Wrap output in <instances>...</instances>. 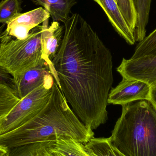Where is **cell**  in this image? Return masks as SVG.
<instances>
[{
	"label": "cell",
	"instance_id": "obj_5",
	"mask_svg": "<svg viewBox=\"0 0 156 156\" xmlns=\"http://www.w3.org/2000/svg\"><path fill=\"white\" fill-rule=\"evenodd\" d=\"M55 81L53 76L49 78L21 99L9 113L0 119V135L18 128L37 114L50 99Z\"/></svg>",
	"mask_w": 156,
	"mask_h": 156
},
{
	"label": "cell",
	"instance_id": "obj_12",
	"mask_svg": "<svg viewBox=\"0 0 156 156\" xmlns=\"http://www.w3.org/2000/svg\"><path fill=\"white\" fill-rule=\"evenodd\" d=\"M50 14L53 22L64 23L69 19L71 9L76 4V0H32Z\"/></svg>",
	"mask_w": 156,
	"mask_h": 156
},
{
	"label": "cell",
	"instance_id": "obj_7",
	"mask_svg": "<svg viewBox=\"0 0 156 156\" xmlns=\"http://www.w3.org/2000/svg\"><path fill=\"white\" fill-rule=\"evenodd\" d=\"M150 86L138 80L122 78L109 93L108 104L123 105L133 102L150 99Z\"/></svg>",
	"mask_w": 156,
	"mask_h": 156
},
{
	"label": "cell",
	"instance_id": "obj_24",
	"mask_svg": "<svg viewBox=\"0 0 156 156\" xmlns=\"http://www.w3.org/2000/svg\"><path fill=\"white\" fill-rule=\"evenodd\" d=\"M10 150L0 147V156H6L9 153Z\"/></svg>",
	"mask_w": 156,
	"mask_h": 156
},
{
	"label": "cell",
	"instance_id": "obj_17",
	"mask_svg": "<svg viewBox=\"0 0 156 156\" xmlns=\"http://www.w3.org/2000/svg\"><path fill=\"white\" fill-rule=\"evenodd\" d=\"M155 55H156V28L138 43L131 58Z\"/></svg>",
	"mask_w": 156,
	"mask_h": 156
},
{
	"label": "cell",
	"instance_id": "obj_9",
	"mask_svg": "<svg viewBox=\"0 0 156 156\" xmlns=\"http://www.w3.org/2000/svg\"><path fill=\"white\" fill-rule=\"evenodd\" d=\"M50 17V14L42 7L19 13L6 23L5 32L16 39L23 40L27 37L33 28Z\"/></svg>",
	"mask_w": 156,
	"mask_h": 156
},
{
	"label": "cell",
	"instance_id": "obj_4",
	"mask_svg": "<svg viewBox=\"0 0 156 156\" xmlns=\"http://www.w3.org/2000/svg\"><path fill=\"white\" fill-rule=\"evenodd\" d=\"M42 25L33 28L23 40L13 39L5 31L0 39V67L12 77L45 63L42 58Z\"/></svg>",
	"mask_w": 156,
	"mask_h": 156
},
{
	"label": "cell",
	"instance_id": "obj_16",
	"mask_svg": "<svg viewBox=\"0 0 156 156\" xmlns=\"http://www.w3.org/2000/svg\"><path fill=\"white\" fill-rule=\"evenodd\" d=\"M20 100L9 85L0 83V119L9 113Z\"/></svg>",
	"mask_w": 156,
	"mask_h": 156
},
{
	"label": "cell",
	"instance_id": "obj_25",
	"mask_svg": "<svg viewBox=\"0 0 156 156\" xmlns=\"http://www.w3.org/2000/svg\"><path fill=\"white\" fill-rule=\"evenodd\" d=\"M47 149L48 152V154H49L50 156H64L60 154L59 153L54 152V151L50 150V149H49V148H48V147H47Z\"/></svg>",
	"mask_w": 156,
	"mask_h": 156
},
{
	"label": "cell",
	"instance_id": "obj_19",
	"mask_svg": "<svg viewBox=\"0 0 156 156\" xmlns=\"http://www.w3.org/2000/svg\"><path fill=\"white\" fill-rule=\"evenodd\" d=\"M119 10L132 31L134 33L137 15L133 0H115Z\"/></svg>",
	"mask_w": 156,
	"mask_h": 156
},
{
	"label": "cell",
	"instance_id": "obj_18",
	"mask_svg": "<svg viewBox=\"0 0 156 156\" xmlns=\"http://www.w3.org/2000/svg\"><path fill=\"white\" fill-rule=\"evenodd\" d=\"M22 9L20 0H2L0 2V23L6 24Z\"/></svg>",
	"mask_w": 156,
	"mask_h": 156
},
{
	"label": "cell",
	"instance_id": "obj_11",
	"mask_svg": "<svg viewBox=\"0 0 156 156\" xmlns=\"http://www.w3.org/2000/svg\"><path fill=\"white\" fill-rule=\"evenodd\" d=\"M103 10L109 22L118 34L129 44L133 45L136 42L134 33L129 27L115 0H94Z\"/></svg>",
	"mask_w": 156,
	"mask_h": 156
},
{
	"label": "cell",
	"instance_id": "obj_8",
	"mask_svg": "<svg viewBox=\"0 0 156 156\" xmlns=\"http://www.w3.org/2000/svg\"><path fill=\"white\" fill-rule=\"evenodd\" d=\"M49 19L47 18L42 23V58L49 67L52 76L59 86L58 78L52 62L61 47L64 37V26L61 25L58 22H53L49 26Z\"/></svg>",
	"mask_w": 156,
	"mask_h": 156
},
{
	"label": "cell",
	"instance_id": "obj_13",
	"mask_svg": "<svg viewBox=\"0 0 156 156\" xmlns=\"http://www.w3.org/2000/svg\"><path fill=\"white\" fill-rule=\"evenodd\" d=\"M48 148L64 156H90L83 144L69 136H58Z\"/></svg>",
	"mask_w": 156,
	"mask_h": 156
},
{
	"label": "cell",
	"instance_id": "obj_15",
	"mask_svg": "<svg viewBox=\"0 0 156 156\" xmlns=\"http://www.w3.org/2000/svg\"><path fill=\"white\" fill-rule=\"evenodd\" d=\"M137 15L134 32L136 42H140L146 37L147 26L149 22L152 0H133Z\"/></svg>",
	"mask_w": 156,
	"mask_h": 156
},
{
	"label": "cell",
	"instance_id": "obj_21",
	"mask_svg": "<svg viewBox=\"0 0 156 156\" xmlns=\"http://www.w3.org/2000/svg\"><path fill=\"white\" fill-rule=\"evenodd\" d=\"M33 146L29 145L11 149L6 156H30Z\"/></svg>",
	"mask_w": 156,
	"mask_h": 156
},
{
	"label": "cell",
	"instance_id": "obj_2",
	"mask_svg": "<svg viewBox=\"0 0 156 156\" xmlns=\"http://www.w3.org/2000/svg\"><path fill=\"white\" fill-rule=\"evenodd\" d=\"M94 136L93 130L88 129L70 108L55 81L46 105L20 127L0 135V147L11 150L54 142L58 136H69L85 144Z\"/></svg>",
	"mask_w": 156,
	"mask_h": 156
},
{
	"label": "cell",
	"instance_id": "obj_10",
	"mask_svg": "<svg viewBox=\"0 0 156 156\" xmlns=\"http://www.w3.org/2000/svg\"><path fill=\"white\" fill-rule=\"evenodd\" d=\"M52 76L47 64L43 63L12 77V89L21 100Z\"/></svg>",
	"mask_w": 156,
	"mask_h": 156
},
{
	"label": "cell",
	"instance_id": "obj_14",
	"mask_svg": "<svg viewBox=\"0 0 156 156\" xmlns=\"http://www.w3.org/2000/svg\"><path fill=\"white\" fill-rule=\"evenodd\" d=\"M84 145L90 156H125L112 144L109 137H93Z\"/></svg>",
	"mask_w": 156,
	"mask_h": 156
},
{
	"label": "cell",
	"instance_id": "obj_3",
	"mask_svg": "<svg viewBox=\"0 0 156 156\" xmlns=\"http://www.w3.org/2000/svg\"><path fill=\"white\" fill-rule=\"evenodd\" d=\"M109 137L125 156H156V108L149 100L122 105Z\"/></svg>",
	"mask_w": 156,
	"mask_h": 156
},
{
	"label": "cell",
	"instance_id": "obj_26",
	"mask_svg": "<svg viewBox=\"0 0 156 156\" xmlns=\"http://www.w3.org/2000/svg\"><path fill=\"white\" fill-rule=\"evenodd\" d=\"M5 26V24H2V25L0 26V39L2 36L3 33L4 32L3 29L4 28Z\"/></svg>",
	"mask_w": 156,
	"mask_h": 156
},
{
	"label": "cell",
	"instance_id": "obj_6",
	"mask_svg": "<svg viewBox=\"0 0 156 156\" xmlns=\"http://www.w3.org/2000/svg\"><path fill=\"white\" fill-rule=\"evenodd\" d=\"M117 71L122 78L138 80L150 86L156 83V55L123 58Z\"/></svg>",
	"mask_w": 156,
	"mask_h": 156
},
{
	"label": "cell",
	"instance_id": "obj_22",
	"mask_svg": "<svg viewBox=\"0 0 156 156\" xmlns=\"http://www.w3.org/2000/svg\"><path fill=\"white\" fill-rule=\"evenodd\" d=\"M0 83L7 84L12 89V77L1 67H0Z\"/></svg>",
	"mask_w": 156,
	"mask_h": 156
},
{
	"label": "cell",
	"instance_id": "obj_1",
	"mask_svg": "<svg viewBox=\"0 0 156 156\" xmlns=\"http://www.w3.org/2000/svg\"><path fill=\"white\" fill-rule=\"evenodd\" d=\"M64 23L62 43L52 64L67 101L80 121L93 131L108 120L112 56L79 14H73Z\"/></svg>",
	"mask_w": 156,
	"mask_h": 156
},
{
	"label": "cell",
	"instance_id": "obj_23",
	"mask_svg": "<svg viewBox=\"0 0 156 156\" xmlns=\"http://www.w3.org/2000/svg\"><path fill=\"white\" fill-rule=\"evenodd\" d=\"M149 101L156 108V83L150 86Z\"/></svg>",
	"mask_w": 156,
	"mask_h": 156
},
{
	"label": "cell",
	"instance_id": "obj_20",
	"mask_svg": "<svg viewBox=\"0 0 156 156\" xmlns=\"http://www.w3.org/2000/svg\"><path fill=\"white\" fill-rule=\"evenodd\" d=\"M53 142L36 144L31 151L30 156H50L47 147Z\"/></svg>",
	"mask_w": 156,
	"mask_h": 156
}]
</instances>
